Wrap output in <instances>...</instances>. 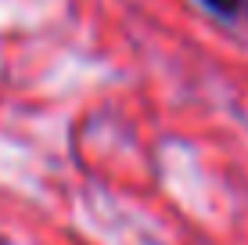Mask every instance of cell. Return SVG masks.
<instances>
[{
	"mask_svg": "<svg viewBox=\"0 0 248 245\" xmlns=\"http://www.w3.org/2000/svg\"><path fill=\"white\" fill-rule=\"evenodd\" d=\"M205 7H209L212 15H223V18H230V15H237V0H202Z\"/></svg>",
	"mask_w": 248,
	"mask_h": 245,
	"instance_id": "obj_1",
	"label": "cell"
}]
</instances>
